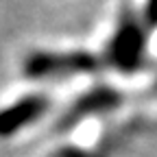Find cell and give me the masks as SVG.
I'll list each match as a JSON object with an SVG mask.
<instances>
[{
  "mask_svg": "<svg viewBox=\"0 0 157 157\" xmlns=\"http://www.w3.org/2000/svg\"><path fill=\"white\" fill-rule=\"evenodd\" d=\"M92 66V59L83 52H72V55H33L26 61V74L31 76H46L57 72H72V70H87Z\"/></svg>",
  "mask_w": 157,
  "mask_h": 157,
  "instance_id": "cell-1",
  "label": "cell"
},
{
  "mask_svg": "<svg viewBox=\"0 0 157 157\" xmlns=\"http://www.w3.org/2000/svg\"><path fill=\"white\" fill-rule=\"evenodd\" d=\"M46 109V101L42 96H29V98H22L20 103H15L13 107L0 111V133L7 135V133H13L15 129L24 127L29 120L37 118Z\"/></svg>",
  "mask_w": 157,
  "mask_h": 157,
  "instance_id": "cell-2",
  "label": "cell"
},
{
  "mask_svg": "<svg viewBox=\"0 0 157 157\" xmlns=\"http://www.w3.org/2000/svg\"><path fill=\"white\" fill-rule=\"evenodd\" d=\"M111 55L118 59L120 63H127L131 55H137V50H142V39L137 29H122L113 37V44H111Z\"/></svg>",
  "mask_w": 157,
  "mask_h": 157,
  "instance_id": "cell-3",
  "label": "cell"
},
{
  "mask_svg": "<svg viewBox=\"0 0 157 157\" xmlns=\"http://www.w3.org/2000/svg\"><path fill=\"white\" fill-rule=\"evenodd\" d=\"M146 20L151 24L157 22V0H148V5H146Z\"/></svg>",
  "mask_w": 157,
  "mask_h": 157,
  "instance_id": "cell-4",
  "label": "cell"
}]
</instances>
